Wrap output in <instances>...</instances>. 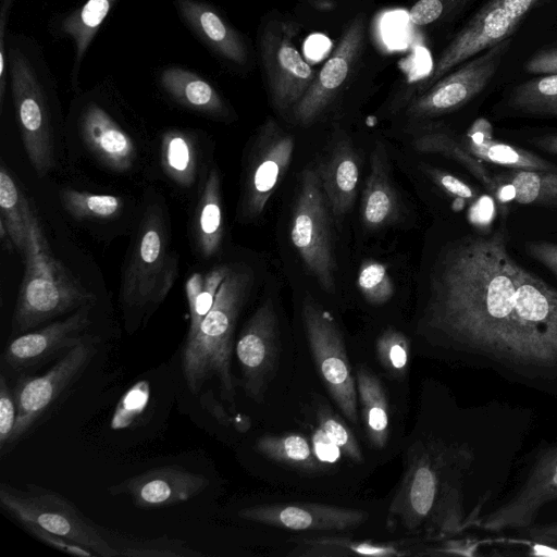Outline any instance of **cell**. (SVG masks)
<instances>
[{
  "mask_svg": "<svg viewBox=\"0 0 557 557\" xmlns=\"http://www.w3.org/2000/svg\"><path fill=\"white\" fill-rule=\"evenodd\" d=\"M505 230L466 235L441 252L425 321L454 347L529 377H554L516 312L515 264Z\"/></svg>",
  "mask_w": 557,
  "mask_h": 557,
  "instance_id": "1",
  "label": "cell"
},
{
  "mask_svg": "<svg viewBox=\"0 0 557 557\" xmlns=\"http://www.w3.org/2000/svg\"><path fill=\"white\" fill-rule=\"evenodd\" d=\"M473 459L467 444L438 438L414 442L388 508V525L431 539L460 533L467 525L463 483Z\"/></svg>",
  "mask_w": 557,
  "mask_h": 557,
  "instance_id": "2",
  "label": "cell"
},
{
  "mask_svg": "<svg viewBox=\"0 0 557 557\" xmlns=\"http://www.w3.org/2000/svg\"><path fill=\"white\" fill-rule=\"evenodd\" d=\"M251 285L252 273L248 268L232 267L197 332L186 338L182 351V371L193 394H198L208 381L216 379L223 400L234 405L236 392L231 371L233 337Z\"/></svg>",
  "mask_w": 557,
  "mask_h": 557,
  "instance_id": "3",
  "label": "cell"
},
{
  "mask_svg": "<svg viewBox=\"0 0 557 557\" xmlns=\"http://www.w3.org/2000/svg\"><path fill=\"white\" fill-rule=\"evenodd\" d=\"M22 257L24 273L12 317L13 335L96 302V295L53 255L33 208Z\"/></svg>",
  "mask_w": 557,
  "mask_h": 557,
  "instance_id": "4",
  "label": "cell"
},
{
  "mask_svg": "<svg viewBox=\"0 0 557 557\" xmlns=\"http://www.w3.org/2000/svg\"><path fill=\"white\" fill-rule=\"evenodd\" d=\"M169 239L162 208L147 207L121 280L119 299L127 327L149 319L174 285L178 258Z\"/></svg>",
  "mask_w": 557,
  "mask_h": 557,
  "instance_id": "5",
  "label": "cell"
},
{
  "mask_svg": "<svg viewBox=\"0 0 557 557\" xmlns=\"http://www.w3.org/2000/svg\"><path fill=\"white\" fill-rule=\"evenodd\" d=\"M0 505L18 523L32 522L75 542L99 557H117L110 534L89 520L62 495L35 484H0Z\"/></svg>",
  "mask_w": 557,
  "mask_h": 557,
  "instance_id": "6",
  "label": "cell"
},
{
  "mask_svg": "<svg viewBox=\"0 0 557 557\" xmlns=\"http://www.w3.org/2000/svg\"><path fill=\"white\" fill-rule=\"evenodd\" d=\"M290 239L308 271L320 286L331 292L335 285L329 203L317 169L307 166L290 219Z\"/></svg>",
  "mask_w": 557,
  "mask_h": 557,
  "instance_id": "7",
  "label": "cell"
},
{
  "mask_svg": "<svg viewBox=\"0 0 557 557\" xmlns=\"http://www.w3.org/2000/svg\"><path fill=\"white\" fill-rule=\"evenodd\" d=\"M98 342L96 336L86 334L44 374L18 376L13 387L17 418L9 446L22 440L79 379L95 357Z\"/></svg>",
  "mask_w": 557,
  "mask_h": 557,
  "instance_id": "8",
  "label": "cell"
},
{
  "mask_svg": "<svg viewBox=\"0 0 557 557\" xmlns=\"http://www.w3.org/2000/svg\"><path fill=\"white\" fill-rule=\"evenodd\" d=\"M302 321L320 376L342 413L352 423H357V384L334 318L307 296L302 302Z\"/></svg>",
  "mask_w": 557,
  "mask_h": 557,
  "instance_id": "9",
  "label": "cell"
},
{
  "mask_svg": "<svg viewBox=\"0 0 557 557\" xmlns=\"http://www.w3.org/2000/svg\"><path fill=\"white\" fill-rule=\"evenodd\" d=\"M540 0H488L457 33L438 57L423 91L455 66L511 37Z\"/></svg>",
  "mask_w": 557,
  "mask_h": 557,
  "instance_id": "10",
  "label": "cell"
},
{
  "mask_svg": "<svg viewBox=\"0 0 557 557\" xmlns=\"http://www.w3.org/2000/svg\"><path fill=\"white\" fill-rule=\"evenodd\" d=\"M13 101L27 158L39 177L54 166V143L41 86L26 57L10 52Z\"/></svg>",
  "mask_w": 557,
  "mask_h": 557,
  "instance_id": "11",
  "label": "cell"
},
{
  "mask_svg": "<svg viewBox=\"0 0 557 557\" xmlns=\"http://www.w3.org/2000/svg\"><path fill=\"white\" fill-rule=\"evenodd\" d=\"M512 37L482 51L410 101L407 115L428 119L453 112L482 92L498 71Z\"/></svg>",
  "mask_w": 557,
  "mask_h": 557,
  "instance_id": "12",
  "label": "cell"
},
{
  "mask_svg": "<svg viewBox=\"0 0 557 557\" xmlns=\"http://www.w3.org/2000/svg\"><path fill=\"white\" fill-rule=\"evenodd\" d=\"M295 148L294 137L269 120L251 148L245 172L238 214L259 216L286 173Z\"/></svg>",
  "mask_w": 557,
  "mask_h": 557,
  "instance_id": "13",
  "label": "cell"
},
{
  "mask_svg": "<svg viewBox=\"0 0 557 557\" xmlns=\"http://www.w3.org/2000/svg\"><path fill=\"white\" fill-rule=\"evenodd\" d=\"M293 27L271 22L261 40V60L269 85L272 103L286 112L300 101L315 77L293 40Z\"/></svg>",
  "mask_w": 557,
  "mask_h": 557,
  "instance_id": "14",
  "label": "cell"
},
{
  "mask_svg": "<svg viewBox=\"0 0 557 557\" xmlns=\"http://www.w3.org/2000/svg\"><path fill=\"white\" fill-rule=\"evenodd\" d=\"M92 307L83 306L63 320L16 335L2 352L3 368L21 375L57 356L65 355L86 336L85 331L91 324Z\"/></svg>",
  "mask_w": 557,
  "mask_h": 557,
  "instance_id": "15",
  "label": "cell"
},
{
  "mask_svg": "<svg viewBox=\"0 0 557 557\" xmlns=\"http://www.w3.org/2000/svg\"><path fill=\"white\" fill-rule=\"evenodd\" d=\"M278 320L272 301H264L248 320L236 343V356L248 397L261 401L278 360Z\"/></svg>",
  "mask_w": 557,
  "mask_h": 557,
  "instance_id": "16",
  "label": "cell"
},
{
  "mask_svg": "<svg viewBox=\"0 0 557 557\" xmlns=\"http://www.w3.org/2000/svg\"><path fill=\"white\" fill-rule=\"evenodd\" d=\"M557 499V446L542 451L522 485L504 504L482 520V528L497 532L508 529H528L540 510Z\"/></svg>",
  "mask_w": 557,
  "mask_h": 557,
  "instance_id": "17",
  "label": "cell"
},
{
  "mask_svg": "<svg viewBox=\"0 0 557 557\" xmlns=\"http://www.w3.org/2000/svg\"><path fill=\"white\" fill-rule=\"evenodd\" d=\"M363 37L364 18L358 15L347 26L307 92L294 107L293 116L298 124L310 125L330 104L351 71L361 50Z\"/></svg>",
  "mask_w": 557,
  "mask_h": 557,
  "instance_id": "18",
  "label": "cell"
},
{
  "mask_svg": "<svg viewBox=\"0 0 557 557\" xmlns=\"http://www.w3.org/2000/svg\"><path fill=\"white\" fill-rule=\"evenodd\" d=\"M208 479L177 465L149 469L108 488L112 496H128L138 508H163L187 502L208 485Z\"/></svg>",
  "mask_w": 557,
  "mask_h": 557,
  "instance_id": "19",
  "label": "cell"
},
{
  "mask_svg": "<svg viewBox=\"0 0 557 557\" xmlns=\"http://www.w3.org/2000/svg\"><path fill=\"white\" fill-rule=\"evenodd\" d=\"M245 520L289 531H345L364 523L368 512L325 504H264L243 508Z\"/></svg>",
  "mask_w": 557,
  "mask_h": 557,
  "instance_id": "20",
  "label": "cell"
},
{
  "mask_svg": "<svg viewBox=\"0 0 557 557\" xmlns=\"http://www.w3.org/2000/svg\"><path fill=\"white\" fill-rule=\"evenodd\" d=\"M81 133L86 147L114 172L128 171L136 159L131 136L98 104H89L81 117Z\"/></svg>",
  "mask_w": 557,
  "mask_h": 557,
  "instance_id": "21",
  "label": "cell"
},
{
  "mask_svg": "<svg viewBox=\"0 0 557 557\" xmlns=\"http://www.w3.org/2000/svg\"><path fill=\"white\" fill-rule=\"evenodd\" d=\"M317 171L331 212L334 216H343L357 196L360 176L357 152L349 143L341 141Z\"/></svg>",
  "mask_w": 557,
  "mask_h": 557,
  "instance_id": "22",
  "label": "cell"
},
{
  "mask_svg": "<svg viewBox=\"0 0 557 557\" xmlns=\"http://www.w3.org/2000/svg\"><path fill=\"white\" fill-rule=\"evenodd\" d=\"M360 215L369 230L382 228L394 223L399 215V200L392 184L384 145L376 143L370 173L362 193Z\"/></svg>",
  "mask_w": 557,
  "mask_h": 557,
  "instance_id": "23",
  "label": "cell"
},
{
  "mask_svg": "<svg viewBox=\"0 0 557 557\" xmlns=\"http://www.w3.org/2000/svg\"><path fill=\"white\" fill-rule=\"evenodd\" d=\"M468 152L481 161L505 166L508 170H537L557 172V165L519 147L494 140L492 126L484 119L476 120L466 139L460 141Z\"/></svg>",
  "mask_w": 557,
  "mask_h": 557,
  "instance_id": "24",
  "label": "cell"
},
{
  "mask_svg": "<svg viewBox=\"0 0 557 557\" xmlns=\"http://www.w3.org/2000/svg\"><path fill=\"white\" fill-rule=\"evenodd\" d=\"M189 25L222 57L244 64L247 50L240 36L209 5L195 0H177Z\"/></svg>",
  "mask_w": 557,
  "mask_h": 557,
  "instance_id": "25",
  "label": "cell"
},
{
  "mask_svg": "<svg viewBox=\"0 0 557 557\" xmlns=\"http://www.w3.org/2000/svg\"><path fill=\"white\" fill-rule=\"evenodd\" d=\"M195 213L196 247L203 258H211L219 251L224 232L221 181L215 169L206 177Z\"/></svg>",
  "mask_w": 557,
  "mask_h": 557,
  "instance_id": "26",
  "label": "cell"
},
{
  "mask_svg": "<svg viewBox=\"0 0 557 557\" xmlns=\"http://www.w3.org/2000/svg\"><path fill=\"white\" fill-rule=\"evenodd\" d=\"M356 384L367 437L373 447L381 449L389 436V412L384 387L379 377L364 367L357 369Z\"/></svg>",
  "mask_w": 557,
  "mask_h": 557,
  "instance_id": "27",
  "label": "cell"
},
{
  "mask_svg": "<svg viewBox=\"0 0 557 557\" xmlns=\"http://www.w3.org/2000/svg\"><path fill=\"white\" fill-rule=\"evenodd\" d=\"M161 85L181 104L209 115H223L225 106L211 84L181 67H169L161 74Z\"/></svg>",
  "mask_w": 557,
  "mask_h": 557,
  "instance_id": "28",
  "label": "cell"
},
{
  "mask_svg": "<svg viewBox=\"0 0 557 557\" xmlns=\"http://www.w3.org/2000/svg\"><path fill=\"white\" fill-rule=\"evenodd\" d=\"M32 206L2 163L0 166V226L22 256L27 242L28 216Z\"/></svg>",
  "mask_w": 557,
  "mask_h": 557,
  "instance_id": "29",
  "label": "cell"
},
{
  "mask_svg": "<svg viewBox=\"0 0 557 557\" xmlns=\"http://www.w3.org/2000/svg\"><path fill=\"white\" fill-rule=\"evenodd\" d=\"M413 148L421 153H438L462 164L495 198L499 196L498 182L492 177L481 160L466 150L461 143L444 132L421 134L412 141Z\"/></svg>",
  "mask_w": 557,
  "mask_h": 557,
  "instance_id": "30",
  "label": "cell"
},
{
  "mask_svg": "<svg viewBox=\"0 0 557 557\" xmlns=\"http://www.w3.org/2000/svg\"><path fill=\"white\" fill-rule=\"evenodd\" d=\"M496 180L511 187L517 203L557 207V172L509 170Z\"/></svg>",
  "mask_w": 557,
  "mask_h": 557,
  "instance_id": "31",
  "label": "cell"
},
{
  "mask_svg": "<svg viewBox=\"0 0 557 557\" xmlns=\"http://www.w3.org/2000/svg\"><path fill=\"white\" fill-rule=\"evenodd\" d=\"M515 281L542 327L557 341V289L518 262Z\"/></svg>",
  "mask_w": 557,
  "mask_h": 557,
  "instance_id": "32",
  "label": "cell"
},
{
  "mask_svg": "<svg viewBox=\"0 0 557 557\" xmlns=\"http://www.w3.org/2000/svg\"><path fill=\"white\" fill-rule=\"evenodd\" d=\"M161 164L164 173L177 185L189 187L197 172V151L190 135L169 131L161 139Z\"/></svg>",
  "mask_w": 557,
  "mask_h": 557,
  "instance_id": "33",
  "label": "cell"
},
{
  "mask_svg": "<svg viewBox=\"0 0 557 557\" xmlns=\"http://www.w3.org/2000/svg\"><path fill=\"white\" fill-rule=\"evenodd\" d=\"M507 103L522 114L557 116V74L540 75L517 85Z\"/></svg>",
  "mask_w": 557,
  "mask_h": 557,
  "instance_id": "34",
  "label": "cell"
},
{
  "mask_svg": "<svg viewBox=\"0 0 557 557\" xmlns=\"http://www.w3.org/2000/svg\"><path fill=\"white\" fill-rule=\"evenodd\" d=\"M256 449L268 459L292 468L317 471L320 460L309 441L300 434L263 435L256 442Z\"/></svg>",
  "mask_w": 557,
  "mask_h": 557,
  "instance_id": "35",
  "label": "cell"
},
{
  "mask_svg": "<svg viewBox=\"0 0 557 557\" xmlns=\"http://www.w3.org/2000/svg\"><path fill=\"white\" fill-rule=\"evenodd\" d=\"M293 556H399L404 555L392 545L355 542L349 539L320 536L300 537L294 541ZM406 555V554H405Z\"/></svg>",
  "mask_w": 557,
  "mask_h": 557,
  "instance_id": "36",
  "label": "cell"
},
{
  "mask_svg": "<svg viewBox=\"0 0 557 557\" xmlns=\"http://www.w3.org/2000/svg\"><path fill=\"white\" fill-rule=\"evenodd\" d=\"M232 265L219 264L206 273H194L186 282V298L189 309V329L187 337H191L201 321L214 304L219 288L228 274Z\"/></svg>",
  "mask_w": 557,
  "mask_h": 557,
  "instance_id": "37",
  "label": "cell"
},
{
  "mask_svg": "<svg viewBox=\"0 0 557 557\" xmlns=\"http://www.w3.org/2000/svg\"><path fill=\"white\" fill-rule=\"evenodd\" d=\"M116 0H87L70 14L61 25L63 33L75 42L76 64L89 48L95 35Z\"/></svg>",
  "mask_w": 557,
  "mask_h": 557,
  "instance_id": "38",
  "label": "cell"
},
{
  "mask_svg": "<svg viewBox=\"0 0 557 557\" xmlns=\"http://www.w3.org/2000/svg\"><path fill=\"white\" fill-rule=\"evenodd\" d=\"M60 200L65 211L76 220L112 219L123 209L122 198L115 195L92 194L73 188L60 190Z\"/></svg>",
  "mask_w": 557,
  "mask_h": 557,
  "instance_id": "39",
  "label": "cell"
},
{
  "mask_svg": "<svg viewBox=\"0 0 557 557\" xmlns=\"http://www.w3.org/2000/svg\"><path fill=\"white\" fill-rule=\"evenodd\" d=\"M111 544L117 549L120 556L133 557H182L202 556L203 554L193 550L178 540L157 539L149 541H131L124 537L110 535Z\"/></svg>",
  "mask_w": 557,
  "mask_h": 557,
  "instance_id": "40",
  "label": "cell"
},
{
  "mask_svg": "<svg viewBox=\"0 0 557 557\" xmlns=\"http://www.w3.org/2000/svg\"><path fill=\"white\" fill-rule=\"evenodd\" d=\"M357 284L363 298L371 305H384L394 294V284L386 267L373 259L361 263Z\"/></svg>",
  "mask_w": 557,
  "mask_h": 557,
  "instance_id": "41",
  "label": "cell"
},
{
  "mask_svg": "<svg viewBox=\"0 0 557 557\" xmlns=\"http://www.w3.org/2000/svg\"><path fill=\"white\" fill-rule=\"evenodd\" d=\"M375 350L382 367L394 376L406 373L410 346L408 338L395 329L383 331L376 339Z\"/></svg>",
  "mask_w": 557,
  "mask_h": 557,
  "instance_id": "42",
  "label": "cell"
},
{
  "mask_svg": "<svg viewBox=\"0 0 557 557\" xmlns=\"http://www.w3.org/2000/svg\"><path fill=\"white\" fill-rule=\"evenodd\" d=\"M318 421L319 428L345 456L355 462H362V451L356 437L338 417L334 416L327 408H324L319 410Z\"/></svg>",
  "mask_w": 557,
  "mask_h": 557,
  "instance_id": "43",
  "label": "cell"
},
{
  "mask_svg": "<svg viewBox=\"0 0 557 557\" xmlns=\"http://www.w3.org/2000/svg\"><path fill=\"white\" fill-rule=\"evenodd\" d=\"M149 397L148 385L139 382L134 385L121 399L112 419V428H126L140 414Z\"/></svg>",
  "mask_w": 557,
  "mask_h": 557,
  "instance_id": "44",
  "label": "cell"
},
{
  "mask_svg": "<svg viewBox=\"0 0 557 557\" xmlns=\"http://www.w3.org/2000/svg\"><path fill=\"white\" fill-rule=\"evenodd\" d=\"M17 418V406L13 388L8 384L5 374H0V449L9 447Z\"/></svg>",
  "mask_w": 557,
  "mask_h": 557,
  "instance_id": "45",
  "label": "cell"
},
{
  "mask_svg": "<svg viewBox=\"0 0 557 557\" xmlns=\"http://www.w3.org/2000/svg\"><path fill=\"white\" fill-rule=\"evenodd\" d=\"M461 0H418L409 10V22L414 26H426L442 18Z\"/></svg>",
  "mask_w": 557,
  "mask_h": 557,
  "instance_id": "46",
  "label": "cell"
},
{
  "mask_svg": "<svg viewBox=\"0 0 557 557\" xmlns=\"http://www.w3.org/2000/svg\"><path fill=\"white\" fill-rule=\"evenodd\" d=\"M20 524L23 527V529L25 531H27L34 537H36L37 540H39L40 542L47 544L48 546H50L52 548H55L58 550H61V552H64L67 554L77 555V556H85V557L97 556L90 549H88L75 542L69 541L55 533L45 530L35 523L21 522Z\"/></svg>",
  "mask_w": 557,
  "mask_h": 557,
  "instance_id": "47",
  "label": "cell"
},
{
  "mask_svg": "<svg viewBox=\"0 0 557 557\" xmlns=\"http://www.w3.org/2000/svg\"><path fill=\"white\" fill-rule=\"evenodd\" d=\"M423 171L447 195L463 200L475 197L472 187L455 175L433 166H424Z\"/></svg>",
  "mask_w": 557,
  "mask_h": 557,
  "instance_id": "48",
  "label": "cell"
},
{
  "mask_svg": "<svg viewBox=\"0 0 557 557\" xmlns=\"http://www.w3.org/2000/svg\"><path fill=\"white\" fill-rule=\"evenodd\" d=\"M527 253L547 268L557 278V244L545 240L527 242Z\"/></svg>",
  "mask_w": 557,
  "mask_h": 557,
  "instance_id": "49",
  "label": "cell"
},
{
  "mask_svg": "<svg viewBox=\"0 0 557 557\" xmlns=\"http://www.w3.org/2000/svg\"><path fill=\"white\" fill-rule=\"evenodd\" d=\"M530 74H557V47L540 50L524 65Z\"/></svg>",
  "mask_w": 557,
  "mask_h": 557,
  "instance_id": "50",
  "label": "cell"
},
{
  "mask_svg": "<svg viewBox=\"0 0 557 557\" xmlns=\"http://www.w3.org/2000/svg\"><path fill=\"white\" fill-rule=\"evenodd\" d=\"M12 0H2L0 12V107L3 106L5 90V25Z\"/></svg>",
  "mask_w": 557,
  "mask_h": 557,
  "instance_id": "51",
  "label": "cell"
},
{
  "mask_svg": "<svg viewBox=\"0 0 557 557\" xmlns=\"http://www.w3.org/2000/svg\"><path fill=\"white\" fill-rule=\"evenodd\" d=\"M201 406L216 419V421L225 426L228 425H243V423L233 417H231L223 408V406L214 398L211 391L202 393L200 395Z\"/></svg>",
  "mask_w": 557,
  "mask_h": 557,
  "instance_id": "52",
  "label": "cell"
},
{
  "mask_svg": "<svg viewBox=\"0 0 557 557\" xmlns=\"http://www.w3.org/2000/svg\"><path fill=\"white\" fill-rule=\"evenodd\" d=\"M313 451L320 461H335L341 449L319 428L313 435Z\"/></svg>",
  "mask_w": 557,
  "mask_h": 557,
  "instance_id": "53",
  "label": "cell"
},
{
  "mask_svg": "<svg viewBox=\"0 0 557 557\" xmlns=\"http://www.w3.org/2000/svg\"><path fill=\"white\" fill-rule=\"evenodd\" d=\"M528 537L539 545L557 547V521L528 528Z\"/></svg>",
  "mask_w": 557,
  "mask_h": 557,
  "instance_id": "54",
  "label": "cell"
},
{
  "mask_svg": "<svg viewBox=\"0 0 557 557\" xmlns=\"http://www.w3.org/2000/svg\"><path fill=\"white\" fill-rule=\"evenodd\" d=\"M531 143L541 150L557 156V133L533 137Z\"/></svg>",
  "mask_w": 557,
  "mask_h": 557,
  "instance_id": "55",
  "label": "cell"
}]
</instances>
